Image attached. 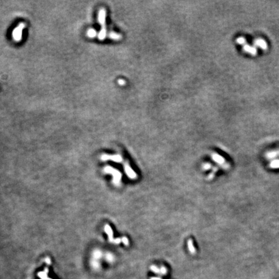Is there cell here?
<instances>
[{
  "instance_id": "obj_1",
  "label": "cell",
  "mask_w": 279,
  "mask_h": 279,
  "mask_svg": "<svg viewBox=\"0 0 279 279\" xmlns=\"http://www.w3.org/2000/svg\"><path fill=\"white\" fill-rule=\"evenodd\" d=\"M98 20L101 25V29L100 33L98 34V38L100 41L106 39L107 36L106 29V11L105 8H101L99 11L98 16Z\"/></svg>"
},
{
  "instance_id": "obj_2",
  "label": "cell",
  "mask_w": 279,
  "mask_h": 279,
  "mask_svg": "<svg viewBox=\"0 0 279 279\" xmlns=\"http://www.w3.org/2000/svg\"><path fill=\"white\" fill-rule=\"evenodd\" d=\"M104 172L112 174L113 177V181L115 185L118 186L120 184V180H121L122 178V174L121 173L119 172L118 170L114 169V168L110 166H106L104 168Z\"/></svg>"
},
{
  "instance_id": "obj_3",
  "label": "cell",
  "mask_w": 279,
  "mask_h": 279,
  "mask_svg": "<svg viewBox=\"0 0 279 279\" xmlns=\"http://www.w3.org/2000/svg\"><path fill=\"white\" fill-rule=\"evenodd\" d=\"M25 27V25L23 23H21L16 27L12 32V38L15 42H19L22 39V32Z\"/></svg>"
},
{
  "instance_id": "obj_4",
  "label": "cell",
  "mask_w": 279,
  "mask_h": 279,
  "mask_svg": "<svg viewBox=\"0 0 279 279\" xmlns=\"http://www.w3.org/2000/svg\"><path fill=\"white\" fill-rule=\"evenodd\" d=\"M213 160L215 161V162L220 164V166H222L224 169H228L229 167V164H227L226 162V160H225L224 158L220 156V154H218L217 153H213L211 156Z\"/></svg>"
},
{
  "instance_id": "obj_5",
  "label": "cell",
  "mask_w": 279,
  "mask_h": 279,
  "mask_svg": "<svg viewBox=\"0 0 279 279\" xmlns=\"http://www.w3.org/2000/svg\"><path fill=\"white\" fill-rule=\"evenodd\" d=\"M101 159L103 161H107L110 160L113 161L117 163H120L122 161V157L119 154L115 155H109V154H102L101 156Z\"/></svg>"
},
{
  "instance_id": "obj_6",
  "label": "cell",
  "mask_w": 279,
  "mask_h": 279,
  "mask_svg": "<svg viewBox=\"0 0 279 279\" xmlns=\"http://www.w3.org/2000/svg\"><path fill=\"white\" fill-rule=\"evenodd\" d=\"M253 44L255 47H258V48L261 49L262 50H266L268 49V44L266 43L264 40L262 38H258L254 40Z\"/></svg>"
},
{
  "instance_id": "obj_7",
  "label": "cell",
  "mask_w": 279,
  "mask_h": 279,
  "mask_svg": "<svg viewBox=\"0 0 279 279\" xmlns=\"http://www.w3.org/2000/svg\"><path fill=\"white\" fill-rule=\"evenodd\" d=\"M243 50L246 52L248 53L252 56H256L257 55V49H256V47H255V46H251L248 45V44H246V45H244L243 47Z\"/></svg>"
},
{
  "instance_id": "obj_8",
  "label": "cell",
  "mask_w": 279,
  "mask_h": 279,
  "mask_svg": "<svg viewBox=\"0 0 279 279\" xmlns=\"http://www.w3.org/2000/svg\"><path fill=\"white\" fill-rule=\"evenodd\" d=\"M124 169H125V171L127 174V175L128 176L129 178L131 179H135L137 178V175H136V173L131 169V167L129 166V165L127 163H126L125 164Z\"/></svg>"
},
{
  "instance_id": "obj_9",
  "label": "cell",
  "mask_w": 279,
  "mask_h": 279,
  "mask_svg": "<svg viewBox=\"0 0 279 279\" xmlns=\"http://www.w3.org/2000/svg\"><path fill=\"white\" fill-rule=\"evenodd\" d=\"M278 156H279V149L268 151L265 154V157L268 160H275V158Z\"/></svg>"
},
{
  "instance_id": "obj_10",
  "label": "cell",
  "mask_w": 279,
  "mask_h": 279,
  "mask_svg": "<svg viewBox=\"0 0 279 279\" xmlns=\"http://www.w3.org/2000/svg\"><path fill=\"white\" fill-rule=\"evenodd\" d=\"M150 269L152 271H153L154 273H155L161 274V275H166L167 273V269L166 268L164 267V266L159 268L156 266H151Z\"/></svg>"
},
{
  "instance_id": "obj_11",
  "label": "cell",
  "mask_w": 279,
  "mask_h": 279,
  "mask_svg": "<svg viewBox=\"0 0 279 279\" xmlns=\"http://www.w3.org/2000/svg\"><path fill=\"white\" fill-rule=\"evenodd\" d=\"M104 229H105V231H106V233L107 234V235H108L109 240L110 242H114L115 239H114L113 238V230L111 229V227H110V226H109L108 224H107L105 226Z\"/></svg>"
},
{
  "instance_id": "obj_12",
  "label": "cell",
  "mask_w": 279,
  "mask_h": 279,
  "mask_svg": "<svg viewBox=\"0 0 279 279\" xmlns=\"http://www.w3.org/2000/svg\"><path fill=\"white\" fill-rule=\"evenodd\" d=\"M108 36L110 39H112L113 40H116V41L120 40L122 38L121 34L116 33H115V32H110V33L108 34Z\"/></svg>"
},
{
  "instance_id": "obj_13",
  "label": "cell",
  "mask_w": 279,
  "mask_h": 279,
  "mask_svg": "<svg viewBox=\"0 0 279 279\" xmlns=\"http://www.w3.org/2000/svg\"><path fill=\"white\" fill-rule=\"evenodd\" d=\"M269 167L271 169H279V159H275L271 161Z\"/></svg>"
},
{
  "instance_id": "obj_14",
  "label": "cell",
  "mask_w": 279,
  "mask_h": 279,
  "mask_svg": "<svg viewBox=\"0 0 279 279\" xmlns=\"http://www.w3.org/2000/svg\"><path fill=\"white\" fill-rule=\"evenodd\" d=\"M188 245L189 251H190V253H191V254L194 255L195 253V252H196V250H195V248L194 246H193V240H192L191 239H189V240H188Z\"/></svg>"
},
{
  "instance_id": "obj_15",
  "label": "cell",
  "mask_w": 279,
  "mask_h": 279,
  "mask_svg": "<svg viewBox=\"0 0 279 279\" xmlns=\"http://www.w3.org/2000/svg\"><path fill=\"white\" fill-rule=\"evenodd\" d=\"M87 35L89 38H93L96 37L97 36V32L96 30L93 29V28H90L87 30Z\"/></svg>"
},
{
  "instance_id": "obj_16",
  "label": "cell",
  "mask_w": 279,
  "mask_h": 279,
  "mask_svg": "<svg viewBox=\"0 0 279 279\" xmlns=\"http://www.w3.org/2000/svg\"><path fill=\"white\" fill-rule=\"evenodd\" d=\"M236 42L237 43L239 44V45H245L246 44V40L245 38L244 37H239L236 39Z\"/></svg>"
},
{
  "instance_id": "obj_17",
  "label": "cell",
  "mask_w": 279,
  "mask_h": 279,
  "mask_svg": "<svg viewBox=\"0 0 279 279\" xmlns=\"http://www.w3.org/2000/svg\"><path fill=\"white\" fill-rule=\"evenodd\" d=\"M122 242L123 243V244H124V245H125V246H129V240H128V239H127V238H126L125 237H122Z\"/></svg>"
},
{
  "instance_id": "obj_18",
  "label": "cell",
  "mask_w": 279,
  "mask_h": 279,
  "mask_svg": "<svg viewBox=\"0 0 279 279\" xmlns=\"http://www.w3.org/2000/svg\"><path fill=\"white\" fill-rule=\"evenodd\" d=\"M106 258H107V260L108 261H113V255L110 254V253H109V254H107Z\"/></svg>"
},
{
  "instance_id": "obj_19",
  "label": "cell",
  "mask_w": 279,
  "mask_h": 279,
  "mask_svg": "<svg viewBox=\"0 0 279 279\" xmlns=\"http://www.w3.org/2000/svg\"><path fill=\"white\" fill-rule=\"evenodd\" d=\"M203 168H204L205 170H207L209 169H211V164H205L204 165Z\"/></svg>"
},
{
  "instance_id": "obj_20",
  "label": "cell",
  "mask_w": 279,
  "mask_h": 279,
  "mask_svg": "<svg viewBox=\"0 0 279 279\" xmlns=\"http://www.w3.org/2000/svg\"><path fill=\"white\" fill-rule=\"evenodd\" d=\"M118 83L120 85H125L126 82L124 80H123V79H120V80H118Z\"/></svg>"
},
{
  "instance_id": "obj_21",
  "label": "cell",
  "mask_w": 279,
  "mask_h": 279,
  "mask_svg": "<svg viewBox=\"0 0 279 279\" xmlns=\"http://www.w3.org/2000/svg\"><path fill=\"white\" fill-rule=\"evenodd\" d=\"M122 241V239H115V240H114V243H115V244H120V242H121Z\"/></svg>"
},
{
  "instance_id": "obj_22",
  "label": "cell",
  "mask_w": 279,
  "mask_h": 279,
  "mask_svg": "<svg viewBox=\"0 0 279 279\" xmlns=\"http://www.w3.org/2000/svg\"><path fill=\"white\" fill-rule=\"evenodd\" d=\"M151 279H161V278H158V277H153V278H151Z\"/></svg>"
}]
</instances>
